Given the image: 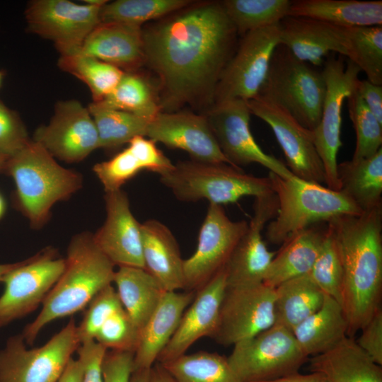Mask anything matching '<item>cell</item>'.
<instances>
[{"label":"cell","instance_id":"obj_31","mask_svg":"<svg viewBox=\"0 0 382 382\" xmlns=\"http://www.w3.org/2000/svg\"><path fill=\"white\" fill-rule=\"evenodd\" d=\"M113 282L120 302L140 334L166 291L146 270L118 267Z\"/></svg>","mask_w":382,"mask_h":382},{"label":"cell","instance_id":"obj_12","mask_svg":"<svg viewBox=\"0 0 382 382\" xmlns=\"http://www.w3.org/2000/svg\"><path fill=\"white\" fill-rule=\"evenodd\" d=\"M65 258L47 248L8 272L1 282L0 328L26 316L42 304L63 272Z\"/></svg>","mask_w":382,"mask_h":382},{"label":"cell","instance_id":"obj_42","mask_svg":"<svg viewBox=\"0 0 382 382\" xmlns=\"http://www.w3.org/2000/svg\"><path fill=\"white\" fill-rule=\"evenodd\" d=\"M308 275L325 295L341 305L342 267L335 238L328 224L320 251Z\"/></svg>","mask_w":382,"mask_h":382},{"label":"cell","instance_id":"obj_57","mask_svg":"<svg viewBox=\"0 0 382 382\" xmlns=\"http://www.w3.org/2000/svg\"><path fill=\"white\" fill-rule=\"evenodd\" d=\"M9 156L0 153V170H5Z\"/></svg>","mask_w":382,"mask_h":382},{"label":"cell","instance_id":"obj_19","mask_svg":"<svg viewBox=\"0 0 382 382\" xmlns=\"http://www.w3.org/2000/svg\"><path fill=\"white\" fill-rule=\"evenodd\" d=\"M277 209L274 193L255 198L253 215L248 228L224 268L226 287L263 282L276 253L267 249L262 233L266 224L275 217Z\"/></svg>","mask_w":382,"mask_h":382},{"label":"cell","instance_id":"obj_35","mask_svg":"<svg viewBox=\"0 0 382 382\" xmlns=\"http://www.w3.org/2000/svg\"><path fill=\"white\" fill-rule=\"evenodd\" d=\"M176 382H240L227 357L200 351L161 363Z\"/></svg>","mask_w":382,"mask_h":382},{"label":"cell","instance_id":"obj_38","mask_svg":"<svg viewBox=\"0 0 382 382\" xmlns=\"http://www.w3.org/2000/svg\"><path fill=\"white\" fill-rule=\"evenodd\" d=\"M189 0H117L108 1L100 12V23L141 27L145 22L163 18L192 4Z\"/></svg>","mask_w":382,"mask_h":382},{"label":"cell","instance_id":"obj_5","mask_svg":"<svg viewBox=\"0 0 382 382\" xmlns=\"http://www.w3.org/2000/svg\"><path fill=\"white\" fill-rule=\"evenodd\" d=\"M268 177L278 202L277 213L266 231L272 244H282L294 233L313 224L364 212L340 191L322 184L296 176L284 178L270 172Z\"/></svg>","mask_w":382,"mask_h":382},{"label":"cell","instance_id":"obj_17","mask_svg":"<svg viewBox=\"0 0 382 382\" xmlns=\"http://www.w3.org/2000/svg\"><path fill=\"white\" fill-rule=\"evenodd\" d=\"M247 102L250 113L272 130L292 174L304 180L325 184L324 168L314 144L313 131L303 127L282 108L258 96Z\"/></svg>","mask_w":382,"mask_h":382},{"label":"cell","instance_id":"obj_32","mask_svg":"<svg viewBox=\"0 0 382 382\" xmlns=\"http://www.w3.org/2000/svg\"><path fill=\"white\" fill-rule=\"evenodd\" d=\"M339 191L362 212L382 206V148L373 156L337 164Z\"/></svg>","mask_w":382,"mask_h":382},{"label":"cell","instance_id":"obj_43","mask_svg":"<svg viewBox=\"0 0 382 382\" xmlns=\"http://www.w3.org/2000/svg\"><path fill=\"white\" fill-rule=\"evenodd\" d=\"M139 338L140 331L122 306L104 321L94 340L107 350L134 353Z\"/></svg>","mask_w":382,"mask_h":382},{"label":"cell","instance_id":"obj_49","mask_svg":"<svg viewBox=\"0 0 382 382\" xmlns=\"http://www.w3.org/2000/svg\"><path fill=\"white\" fill-rule=\"evenodd\" d=\"M106 351L95 340L80 344L76 352L83 366L82 382H103L102 362Z\"/></svg>","mask_w":382,"mask_h":382},{"label":"cell","instance_id":"obj_56","mask_svg":"<svg viewBox=\"0 0 382 382\" xmlns=\"http://www.w3.org/2000/svg\"><path fill=\"white\" fill-rule=\"evenodd\" d=\"M21 262L10 263V264H0V282H2L4 277L10 271L16 268Z\"/></svg>","mask_w":382,"mask_h":382},{"label":"cell","instance_id":"obj_23","mask_svg":"<svg viewBox=\"0 0 382 382\" xmlns=\"http://www.w3.org/2000/svg\"><path fill=\"white\" fill-rule=\"evenodd\" d=\"M280 44L314 66L323 64L330 53L347 55L345 28L314 18L286 17L281 21Z\"/></svg>","mask_w":382,"mask_h":382},{"label":"cell","instance_id":"obj_3","mask_svg":"<svg viewBox=\"0 0 382 382\" xmlns=\"http://www.w3.org/2000/svg\"><path fill=\"white\" fill-rule=\"evenodd\" d=\"M115 265L94 242L93 234L74 236L67 248L62 274L48 293L42 308L21 335L33 345L47 324L86 308L93 297L113 283Z\"/></svg>","mask_w":382,"mask_h":382},{"label":"cell","instance_id":"obj_28","mask_svg":"<svg viewBox=\"0 0 382 382\" xmlns=\"http://www.w3.org/2000/svg\"><path fill=\"white\" fill-rule=\"evenodd\" d=\"M326 227L322 229L313 224L290 236L275 253L263 283L275 288L289 279L308 274L320 251Z\"/></svg>","mask_w":382,"mask_h":382},{"label":"cell","instance_id":"obj_21","mask_svg":"<svg viewBox=\"0 0 382 382\" xmlns=\"http://www.w3.org/2000/svg\"><path fill=\"white\" fill-rule=\"evenodd\" d=\"M106 218L94 233V242L115 266L144 269L141 224L130 209L127 194L121 189L105 192Z\"/></svg>","mask_w":382,"mask_h":382},{"label":"cell","instance_id":"obj_16","mask_svg":"<svg viewBox=\"0 0 382 382\" xmlns=\"http://www.w3.org/2000/svg\"><path fill=\"white\" fill-rule=\"evenodd\" d=\"M274 288L263 282L226 287L216 328L210 338L233 346L274 324Z\"/></svg>","mask_w":382,"mask_h":382},{"label":"cell","instance_id":"obj_50","mask_svg":"<svg viewBox=\"0 0 382 382\" xmlns=\"http://www.w3.org/2000/svg\"><path fill=\"white\" fill-rule=\"evenodd\" d=\"M359 347L377 364L382 365V310L379 308L360 330Z\"/></svg>","mask_w":382,"mask_h":382},{"label":"cell","instance_id":"obj_44","mask_svg":"<svg viewBox=\"0 0 382 382\" xmlns=\"http://www.w3.org/2000/svg\"><path fill=\"white\" fill-rule=\"evenodd\" d=\"M142 170H144L143 164L129 146L110 160L96 163L93 168L105 192L120 190L125 183Z\"/></svg>","mask_w":382,"mask_h":382},{"label":"cell","instance_id":"obj_36","mask_svg":"<svg viewBox=\"0 0 382 382\" xmlns=\"http://www.w3.org/2000/svg\"><path fill=\"white\" fill-rule=\"evenodd\" d=\"M223 7L238 35L280 23L289 15L290 0H225Z\"/></svg>","mask_w":382,"mask_h":382},{"label":"cell","instance_id":"obj_10","mask_svg":"<svg viewBox=\"0 0 382 382\" xmlns=\"http://www.w3.org/2000/svg\"><path fill=\"white\" fill-rule=\"evenodd\" d=\"M280 36L281 23L241 36L220 76L214 103L234 99L248 101L258 95Z\"/></svg>","mask_w":382,"mask_h":382},{"label":"cell","instance_id":"obj_47","mask_svg":"<svg viewBox=\"0 0 382 382\" xmlns=\"http://www.w3.org/2000/svg\"><path fill=\"white\" fill-rule=\"evenodd\" d=\"M128 144L129 149L141 161L144 170L161 175L173 168L174 164L157 147L154 141L144 136H137Z\"/></svg>","mask_w":382,"mask_h":382},{"label":"cell","instance_id":"obj_22","mask_svg":"<svg viewBox=\"0 0 382 382\" xmlns=\"http://www.w3.org/2000/svg\"><path fill=\"white\" fill-rule=\"evenodd\" d=\"M226 284L224 269L196 291L170 340L156 361L165 363L185 354L198 340L210 337L219 318Z\"/></svg>","mask_w":382,"mask_h":382},{"label":"cell","instance_id":"obj_39","mask_svg":"<svg viewBox=\"0 0 382 382\" xmlns=\"http://www.w3.org/2000/svg\"><path fill=\"white\" fill-rule=\"evenodd\" d=\"M88 110L98 131L100 148H117L137 136L144 137L148 119L96 103L90 104Z\"/></svg>","mask_w":382,"mask_h":382},{"label":"cell","instance_id":"obj_14","mask_svg":"<svg viewBox=\"0 0 382 382\" xmlns=\"http://www.w3.org/2000/svg\"><path fill=\"white\" fill-rule=\"evenodd\" d=\"M67 0L31 1L25 11L29 30L52 40L62 55L78 53L91 32L100 23V12L107 2Z\"/></svg>","mask_w":382,"mask_h":382},{"label":"cell","instance_id":"obj_59","mask_svg":"<svg viewBox=\"0 0 382 382\" xmlns=\"http://www.w3.org/2000/svg\"><path fill=\"white\" fill-rule=\"evenodd\" d=\"M1 79H2V73L0 71V83H1Z\"/></svg>","mask_w":382,"mask_h":382},{"label":"cell","instance_id":"obj_33","mask_svg":"<svg viewBox=\"0 0 382 382\" xmlns=\"http://www.w3.org/2000/svg\"><path fill=\"white\" fill-rule=\"evenodd\" d=\"M324 298L308 274L280 284L274 288V324L292 331L320 308Z\"/></svg>","mask_w":382,"mask_h":382},{"label":"cell","instance_id":"obj_54","mask_svg":"<svg viewBox=\"0 0 382 382\" xmlns=\"http://www.w3.org/2000/svg\"><path fill=\"white\" fill-rule=\"evenodd\" d=\"M150 382H176L164 366L156 361L150 369Z\"/></svg>","mask_w":382,"mask_h":382},{"label":"cell","instance_id":"obj_52","mask_svg":"<svg viewBox=\"0 0 382 382\" xmlns=\"http://www.w3.org/2000/svg\"><path fill=\"white\" fill-rule=\"evenodd\" d=\"M83 366L77 358H71L57 382H82Z\"/></svg>","mask_w":382,"mask_h":382},{"label":"cell","instance_id":"obj_15","mask_svg":"<svg viewBox=\"0 0 382 382\" xmlns=\"http://www.w3.org/2000/svg\"><path fill=\"white\" fill-rule=\"evenodd\" d=\"M248 226L245 220L230 219L221 205L209 204L197 248L184 260L185 291H198L224 268Z\"/></svg>","mask_w":382,"mask_h":382},{"label":"cell","instance_id":"obj_37","mask_svg":"<svg viewBox=\"0 0 382 382\" xmlns=\"http://www.w3.org/2000/svg\"><path fill=\"white\" fill-rule=\"evenodd\" d=\"M58 65L88 86L93 103L103 100L111 93L125 73L115 66L81 53L62 55Z\"/></svg>","mask_w":382,"mask_h":382},{"label":"cell","instance_id":"obj_26","mask_svg":"<svg viewBox=\"0 0 382 382\" xmlns=\"http://www.w3.org/2000/svg\"><path fill=\"white\" fill-rule=\"evenodd\" d=\"M146 270L166 291L184 290L183 262L178 242L165 224L156 219L141 224Z\"/></svg>","mask_w":382,"mask_h":382},{"label":"cell","instance_id":"obj_41","mask_svg":"<svg viewBox=\"0 0 382 382\" xmlns=\"http://www.w3.org/2000/svg\"><path fill=\"white\" fill-rule=\"evenodd\" d=\"M346 99L356 135L352 159L370 157L382 148V123L369 110L355 88Z\"/></svg>","mask_w":382,"mask_h":382},{"label":"cell","instance_id":"obj_20","mask_svg":"<svg viewBox=\"0 0 382 382\" xmlns=\"http://www.w3.org/2000/svg\"><path fill=\"white\" fill-rule=\"evenodd\" d=\"M144 137L168 148L186 151L192 160L231 164L221 152L204 115L161 111L149 120Z\"/></svg>","mask_w":382,"mask_h":382},{"label":"cell","instance_id":"obj_24","mask_svg":"<svg viewBox=\"0 0 382 382\" xmlns=\"http://www.w3.org/2000/svg\"><path fill=\"white\" fill-rule=\"evenodd\" d=\"M78 53L95 57L125 72L144 64L141 27L100 23L87 36Z\"/></svg>","mask_w":382,"mask_h":382},{"label":"cell","instance_id":"obj_11","mask_svg":"<svg viewBox=\"0 0 382 382\" xmlns=\"http://www.w3.org/2000/svg\"><path fill=\"white\" fill-rule=\"evenodd\" d=\"M323 64L326 93L320 122L313 131V141L323 165L325 185L338 190L337 158L342 146V109L345 99L354 89L361 71L340 54L331 55Z\"/></svg>","mask_w":382,"mask_h":382},{"label":"cell","instance_id":"obj_7","mask_svg":"<svg viewBox=\"0 0 382 382\" xmlns=\"http://www.w3.org/2000/svg\"><path fill=\"white\" fill-rule=\"evenodd\" d=\"M325 93L322 71L298 59L279 44L257 96L282 108L303 127L313 131L321 118Z\"/></svg>","mask_w":382,"mask_h":382},{"label":"cell","instance_id":"obj_13","mask_svg":"<svg viewBox=\"0 0 382 382\" xmlns=\"http://www.w3.org/2000/svg\"><path fill=\"white\" fill-rule=\"evenodd\" d=\"M216 142L229 163L236 167L258 163L284 178L294 176L283 162L265 153L250 128L248 102L234 99L214 103L204 114Z\"/></svg>","mask_w":382,"mask_h":382},{"label":"cell","instance_id":"obj_46","mask_svg":"<svg viewBox=\"0 0 382 382\" xmlns=\"http://www.w3.org/2000/svg\"><path fill=\"white\" fill-rule=\"evenodd\" d=\"M29 141L18 118L0 102V153L11 157Z\"/></svg>","mask_w":382,"mask_h":382},{"label":"cell","instance_id":"obj_2","mask_svg":"<svg viewBox=\"0 0 382 382\" xmlns=\"http://www.w3.org/2000/svg\"><path fill=\"white\" fill-rule=\"evenodd\" d=\"M327 224L340 255L341 305L348 323L347 336L353 337L381 308L382 206L359 215L337 216Z\"/></svg>","mask_w":382,"mask_h":382},{"label":"cell","instance_id":"obj_51","mask_svg":"<svg viewBox=\"0 0 382 382\" xmlns=\"http://www.w3.org/2000/svg\"><path fill=\"white\" fill-rule=\"evenodd\" d=\"M355 88L369 110L382 123V86L359 79Z\"/></svg>","mask_w":382,"mask_h":382},{"label":"cell","instance_id":"obj_25","mask_svg":"<svg viewBox=\"0 0 382 382\" xmlns=\"http://www.w3.org/2000/svg\"><path fill=\"white\" fill-rule=\"evenodd\" d=\"M196 291H166L141 332L133 370L151 369L174 335Z\"/></svg>","mask_w":382,"mask_h":382},{"label":"cell","instance_id":"obj_27","mask_svg":"<svg viewBox=\"0 0 382 382\" xmlns=\"http://www.w3.org/2000/svg\"><path fill=\"white\" fill-rule=\"evenodd\" d=\"M310 372L323 374L328 382H382L381 366L347 336L327 352L308 358Z\"/></svg>","mask_w":382,"mask_h":382},{"label":"cell","instance_id":"obj_40","mask_svg":"<svg viewBox=\"0 0 382 382\" xmlns=\"http://www.w3.org/2000/svg\"><path fill=\"white\" fill-rule=\"evenodd\" d=\"M347 55L369 82L382 86V25L345 28Z\"/></svg>","mask_w":382,"mask_h":382},{"label":"cell","instance_id":"obj_55","mask_svg":"<svg viewBox=\"0 0 382 382\" xmlns=\"http://www.w3.org/2000/svg\"><path fill=\"white\" fill-rule=\"evenodd\" d=\"M129 382H150V369L132 371Z\"/></svg>","mask_w":382,"mask_h":382},{"label":"cell","instance_id":"obj_4","mask_svg":"<svg viewBox=\"0 0 382 382\" xmlns=\"http://www.w3.org/2000/svg\"><path fill=\"white\" fill-rule=\"evenodd\" d=\"M5 170L14 180L21 209L36 228L47 220L56 202L67 199L82 186L81 174L60 166L35 141L9 157Z\"/></svg>","mask_w":382,"mask_h":382},{"label":"cell","instance_id":"obj_29","mask_svg":"<svg viewBox=\"0 0 382 382\" xmlns=\"http://www.w3.org/2000/svg\"><path fill=\"white\" fill-rule=\"evenodd\" d=\"M288 16L323 21L344 28L382 25V1L295 0Z\"/></svg>","mask_w":382,"mask_h":382},{"label":"cell","instance_id":"obj_6","mask_svg":"<svg viewBox=\"0 0 382 382\" xmlns=\"http://www.w3.org/2000/svg\"><path fill=\"white\" fill-rule=\"evenodd\" d=\"M160 180L180 201L207 199L221 206L245 196L274 193L269 177H257L226 163L180 161L160 175Z\"/></svg>","mask_w":382,"mask_h":382},{"label":"cell","instance_id":"obj_18","mask_svg":"<svg viewBox=\"0 0 382 382\" xmlns=\"http://www.w3.org/2000/svg\"><path fill=\"white\" fill-rule=\"evenodd\" d=\"M34 138L53 157L68 163L82 161L100 148L88 108L75 100L59 102L50 123L39 127Z\"/></svg>","mask_w":382,"mask_h":382},{"label":"cell","instance_id":"obj_9","mask_svg":"<svg viewBox=\"0 0 382 382\" xmlns=\"http://www.w3.org/2000/svg\"><path fill=\"white\" fill-rule=\"evenodd\" d=\"M74 318L45 345L28 349L21 335L0 351V382H57L80 345Z\"/></svg>","mask_w":382,"mask_h":382},{"label":"cell","instance_id":"obj_48","mask_svg":"<svg viewBox=\"0 0 382 382\" xmlns=\"http://www.w3.org/2000/svg\"><path fill=\"white\" fill-rule=\"evenodd\" d=\"M134 352L107 350L102 362L103 382H129Z\"/></svg>","mask_w":382,"mask_h":382},{"label":"cell","instance_id":"obj_34","mask_svg":"<svg viewBox=\"0 0 382 382\" xmlns=\"http://www.w3.org/2000/svg\"><path fill=\"white\" fill-rule=\"evenodd\" d=\"M96 103L148 120L162 111L158 93L146 77L136 71L125 72L112 92Z\"/></svg>","mask_w":382,"mask_h":382},{"label":"cell","instance_id":"obj_58","mask_svg":"<svg viewBox=\"0 0 382 382\" xmlns=\"http://www.w3.org/2000/svg\"><path fill=\"white\" fill-rule=\"evenodd\" d=\"M4 202L2 199V197L0 195V218L2 216L4 212Z\"/></svg>","mask_w":382,"mask_h":382},{"label":"cell","instance_id":"obj_30","mask_svg":"<svg viewBox=\"0 0 382 382\" xmlns=\"http://www.w3.org/2000/svg\"><path fill=\"white\" fill-rule=\"evenodd\" d=\"M348 323L340 303L325 295L320 308L299 324L294 336L307 357L327 352L347 336Z\"/></svg>","mask_w":382,"mask_h":382},{"label":"cell","instance_id":"obj_45","mask_svg":"<svg viewBox=\"0 0 382 382\" xmlns=\"http://www.w3.org/2000/svg\"><path fill=\"white\" fill-rule=\"evenodd\" d=\"M121 307L118 294L112 284L98 292L86 306L83 318L76 326L80 344L94 340L104 321Z\"/></svg>","mask_w":382,"mask_h":382},{"label":"cell","instance_id":"obj_1","mask_svg":"<svg viewBox=\"0 0 382 382\" xmlns=\"http://www.w3.org/2000/svg\"><path fill=\"white\" fill-rule=\"evenodd\" d=\"M238 35L221 1L192 3L142 28L144 64L158 77L161 110L189 104L207 110Z\"/></svg>","mask_w":382,"mask_h":382},{"label":"cell","instance_id":"obj_8","mask_svg":"<svg viewBox=\"0 0 382 382\" xmlns=\"http://www.w3.org/2000/svg\"><path fill=\"white\" fill-rule=\"evenodd\" d=\"M308 358L292 331L274 324L234 345L227 360L240 382H260L297 373Z\"/></svg>","mask_w":382,"mask_h":382},{"label":"cell","instance_id":"obj_53","mask_svg":"<svg viewBox=\"0 0 382 382\" xmlns=\"http://www.w3.org/2000/svg\"><path fill=\"white\" fill-rule=\"evenodd\" d=\"M260 382H328L325 377L318 372L301 374L299 372L270 381Z\"/></svg>","mask_w":382,"mask_h":382}]
</instances>
